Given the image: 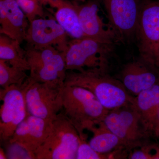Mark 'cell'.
Returning <instances> with one entry per match:
<instances>
[{"label":"cell","instance_id":"cell-1","mask_svg":"<svg viewBox=\"0 0 159 159\" xmlns=\"http://www.w3.org/2000/svg\"><path fill=\"white\" fill-rule=\"evenodd\" d=\"M62 111L74 125L81 140L86 141V130L90 131L102 121L109 110L88 90L64 84Z\"/></svg>","mask_w":159,"mask_h":159},{"label":"cell","instance_id":"cell-2","mask_svg":"<svg viewBox=\"0 0 159 159\" xmlns=\"http://www.w3.org/2000/svg\"><path fill=\"white\" fill-rule=\"evenodd\" d=\"M64 85L76 86L88 90L109 111L134 101L122 82L109 73L95 70L67 71Z\"/></svg>","mask_w":159,"mask_h":159},{"label":"cell","instance_id":"cell-3","mask_svg":"<svg viewBox=\"0 0 159 159\" xmlns=\"http://www.w3.org/2000/svg\"><path fill=\"white\" fill-rule=\"evenodd\" d=\"M115 47L88 37L73 39L64 52L67 71L95 70L110 74Z\"/></svg>","mask_w":159,"mask_h":159},{"label":"cell","instance_id":"cell-4","mask_svg":"<svg viewBox=\"0 0 159 159\" xmlns=\"http://www.w3.org/2000/svg\"><path fill=\"white\" fill-rule=\"evenodd\" d=\"M81 140L61 111L52 121L48 138L35 152L36 159H76Z\"/></svg>","mask_w":159,"mask_h":159},{"label":"cell","instance_id":"cell-5","mask_svg":"<svg viewBox=\"0 0 159 159\" xmlns=\"http://www.w3.org/2000/svg\"><path fill=\"white\" fill-rule=\"evenodd\" d=\"M102 122L129 152L151 141L134 102L109 111Z\"/></svg>","mask_w":159,"mask_h":159},{"label":"cell","instance_id":"cell-6","mask_svg":"<svg viewBox=\"0 0 159 159\" xmlns=\"http://www.w3.org/2000/svg\"><path fill=\"white\" fill-rule=\"evenodd\" d=\"M64 84L39 82L29 76L26 80L25 93L28 115L53 121L62 111Z\"/></svg>","mask_w":159,"mask_h":159},{"label":"cell","instance_id":"cell-7","mask_svg":"<svg viewBox=\"0 0 159 159\" xmlns=\"http://www.w3.org/2000/svg\"><path fill=\"white\" fill-rule=\"evenodd\" d=\"M25 50L31 79L41 82L64 84L67 71L63 52L52 46L36 49L26 45Z\"/></svg>","mask_w":159,"mask_h":159},{"label":"cell","instance_id":"cell-8","mask_svg":"<svg viewBox=\"0 0 159 159\" xmlns=\"http://www.w3.org/2000/svg\"><path fill=\"white\" fill-rule=\"evenodd\" d=\"M80 24L84 37L116 45L122 39L111 24L106 13L102 11L99 0H89L83 3L74 2Z\"/></svg>","mask_w":159,"mask_h":159},{"label":"cell","instance_id":"cell-9","mask_svg":"<svg viewBox=\"0 0 159 159\" xmlns=\"http://www.w3.org/2000/svg\"><path fill=\"white\" fill-rule=\"evenodd\" d=\"M135 40L139 55L155 64L159 52V0H142Z\"/></svg>","mask_w":159,"mask_h":159},{"label":"cell","instance_id":"cell-10","mask_svg":"<svg viewBox=\"0 0 159 159\" xmlns=\"http://www.w3.org/2000/svg\"><path fill=\"white\" fill-rule=\"evenodd\" d=\"M26 80L22 85H12L1 89L0 99L2 104L0 109V136L6 142L28 115L25 93Z\"/></svg>","mask_w":159,"mask_h":159},{"label":"cell","instance_id":"cell-11","mask_svg":"<svg viewBox=\"0 0 159 159\" xmlns=\"http://www.w3.org/2000/svg\"><path fill=\"white\" fill-rule=\"evenodd\" d=\"M122 43L135 40L142 0H99Z\"/></svg>","mask_w":159,"mask_h":159},{"label":"cell","instance_id":"cell-12","mask_svg":"<svg viewBox=\"0 0 159 159\" xmlns=\"http://www.w3.org/2000/svg\"><path fill=\"white\" fill-rule=\"evenodd\" d=\"M115 77L133 97L150 88L159 81V69L140 55L122 65Z\"/></svg>","mask_w":159,"mask_h":159},{"label":"cell","instance_id":"cell-13","mask_svg":"<svg viewBox=\"0 0 159 159\" xmlns=\"http://www.w3.org/2000/svg\"><path fill=\"white\" fill-rule=\"evenodd\" d=\"M68 36L64 29L51 15L48 18L39 17L29 22L25 41L27 46L33 48L52 46L64 52L68 48Z\"/></svg>","mask_w":159,"mask_h":159},{"label":"cell","instance_id":"cell-14","mask_svg":"<svg viewBox=\"0 0 159 159\" xmlns=\"http://www.w3.org/2000/svg\"><path fill=\"white\" fill-rule=\"evenodd\" d=\"M52 122L51 120L28 114L7 142L18 143L35 155L36 152L48 138Z\"/></svg>","mask_w":159,"mask_h":159},{"label":"cell","instance_id":"cell-15","mask_svg":"<svg viewBox=\"0 0 159 159\" xmlns=\"http://www.w3.org/2000/svg\"><path fill=\"white\" fill-rule=\"evenodd\" d=\"M0 33L21 44L29 22L15 0H0Z\"/></svg>","mask_w":159,"mask_h":159},{"label":"cell","instance_id":"cell-16","mask_svg":"<svg viewBox=\"0 0 159 159\" xmlns=\"http://www.w3.org/2000/svg\"><path fill=\"white\" fill-rule=\"evenodd\" d=\"M134 105L146 134L153 138L159 111V81L134 97Z\"/></svg>","mask_w":159,"mask_h":159},{"label":"cell","instance_id":"cell-17","mask_svg":"<svg viewBox=\"0 0 159 159\" xmlns=\"http://www.w3.org/2000/svg\"><path fill=\"white\" fill-rule=\"evenodd\" d=\"M44 6H49L50 11L67 34L73 39L84 37L74 3L69 0H42Z\"/></svg>","mask_w":159,"mask_h":159},{"label":"cell","instance_id":"cell-18","mask_svg":"<svg viewBox=\"0 0 159 159\" xmlns=\"http://www.w3.org/2000/svg\"><path fill=\"white\" fill-rule=\"evenodd\" d=\"M91 132L93 137L89 144L99 153H107L121 149L128 150L122 141L107 128L102 121L94 127Z\"/></svg>","mask_w":159,"mask_h":159},{"label":"cell","instance_id":"cell-19","mask_svg":"<svg viewBox=\"0 0 159 159\" xmlns=\"http://www.w3.org/2000/svg\"><path fill=\"white\" fill-rule=\"evenodd\" d=\"M17 41L5 34L0 35V59L7 61L13 66L25 71L30 70L25 50Z\"/></svg>","mask_w":159,"mask_h":159},{"label":"cell","instance_id":"cell-20","mask_svg":"<svg viewBox=\"0 0 159 159\" xmlns=\"http://www.w3.org/2000/svg\"><path fill=\"white\" fill-rule=\"evenodd\" d=\"M25 70L11 66L0 59V85L2 89L12 85H21L29 76Z\"/></svg>","mask_w":159,"mask_h":159},{"label":"cell","instance_id":"cell-21","mask_svg":"<svg viewBox=\"0 0 159 159\" xmlns=\"http://www.w3.org/2000/svg\"><path fill=\"white\" fill-rule=\"evenodd\" d=\"M121 158V152L116 150L101 153L94 150L86 140H81L77 150L76 159H115Z\"/></svg>","mask_w":159,"mask_h":159},{"label":"cell","instance_id":"cell-22","mask_svg":"<svg viewBox=\"0 0 159 159\" xmlns=\"http://www.w3.org/2000/svg\"><path fill=\"white\" fill-rule=\"evenodd\" d=\"M31 21L37 17L45 18L42 0H15Z\"/></svg>","mask_w":159,"mask_h":159},{"label":"cell","instance_id":"cell-23","mask_svg":"<svg viewBox=\"0 0 159 159\" xmlns=\"http://www.w3.org/2000/svg\"><path fill=\"white\" fill-rule=\"evenodd\" d=\"M6 142L8 143L6 152L7 159H36L35 154L29 151L18 143Z\"/></svg>","mask_w":159,"mask_h":159},{"label":"cell","instance_id":"cell-24","mask_svg":"<svg viewBox=\"0 0 159 159\" xmlns=\"http://www.w3.org/2000/svg\"><path fill=\"white\" fill-rule=\"evenodd\" d=\"M151 141L141 147L134 148L129 154V159H153Z\"/></svg>","mask_w":159,"mask_h":159},{"label":"cell","instance_id":"cell-25","mask_svg":"<svg viewBox=\"0 0 159 159\" xmlns=\"http://www.w3.org/2000/svg\"><path fill=\"white\" fill-rule=\"evenodd\" d=\"M153 138L154 139H156V140L159 141V111L156 127L154 132Z\"/></svg>","mask_w":159,"mask_h":159},{"label":"cell","instance_id":"cell-26","mask_svg":"<svg viewBox=\"0 0 159 159\" xmlns=\"http://www.w3.org/2000/svg\"><path fill=\"white\" fill-rule=\"evenodd\" d=\"M0 159H7V155L6 151H4L3 148L1 147L0 148Z\"/></svg>","mask_w":159,"mask_h":159},{"label":"cell","instance_id":"cell-27","mask_svg":"<svg viewBox=\"0 0 159 159\" xmlns=\"http://www.w3.org/2000/svg\"><path fill=\"white\" fill-rule=\"evenodd\" d=\"M72 2L83 3L86 2V0H69Z\"/></svg>","mask_w":159,"mask_h":159},{"label":"cell","instance_id":"cell-28","mask_svg":"<svg viewBox=\"0 0 159 159\" xmlns=\"http://www.w3.org/2000/svg\"><path fill=\"white\" fill-rule=\"evenodd\" d=\"M155 65L159 69V52L157 57L156 60L155 61Z\"/></svg>","mask_w":159,"mask_h":159}]
</instances>
